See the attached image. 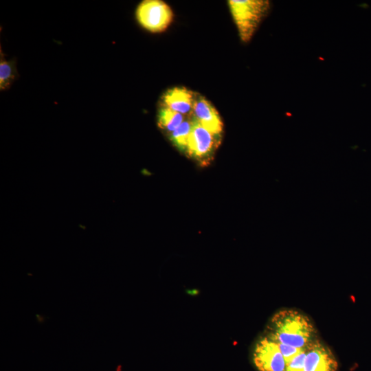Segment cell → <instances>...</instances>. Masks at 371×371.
<instances>
[{
  "instance_id": "obj_8",
  "label": "cell",
  "mask_w": 371,
  "mask_h": 371,
  "mask_svg": "<svg viewBox=\"0 0 371 371\" xmlns=\"http://www.w3.org/2000/svg\"><path fill=\"white\" fill-rule=\"evenodd\" d=\"M195 93L185 87H173L162 96V106L184 115H192Z\"/></svg>"
},
{
  "instance_id": "obj_12",
  "label": "cell",
  "mask_w": 371,
  "mask_h": 371,
  "mask_svg": "<svg viewBox=\"0 0 371 371\" xmlns=\"http://www.w3.org/2000/svg\"><path fill=\"white\" fill-rule=\"evenodd\" d=\"M305 356L304 349L286 363V371H304Z\"/></svg>"
},
{
  "instance_id": "obj_13",
  "label": "cell",
  "mask_w": 371,
  "mask_h": 371,
  "mask_svg": "<svg viewBox=\"0 0 371 371\" xmlns=\"http://www.w3.org/2000/svg\"><path fill=\"white\" fill-rule=\"evenodd\" d=\"M278 344L283 357L285 359L286 363L290 361L298 353H300L302 350H304L284 344Z\"/></svg>"
},
{
  "instance_id": "obj_1",
  "label": "cell",
  "mask_w": 371,
  "mask_h": 371,
  "mask_svg": "<svg viewBox=\"0 0 371 371\" xmlns=\"http://www.w3.org/2000/svg\"><path fill=\"white\" fill-rule=\"evenodd\" d=\"M278 344L306 349L317 337L312 321L302 312L292 308L277 311L270 319L265 334Z\"/></svg>"
},
{
  "instance_id": "obj_10",
  "label": "cell",
  "mask_w": 371,
  "mask_h": 371,
  "mask_svg": "<svg viewBox=\"0 0 371 371\" xmlns=\"http://www.w3.org/2000/svg\"><path fill=\"white\" fill-rule=\"evenodd\" d=\"M18 77L16 61L7 60L1 50L0 53V89L5 91L12 86Z\"/></svg>"
},
{
  "instance_id": "obj_5",
  "label": "cell",
  "mask_w": 371,
  "mask_h": 371,
  "mask_svg": "<svg viewBox=\"0 0 371 371\" xmlns=\"http://www.w3.org/2000/svg\"><path fill=\"white\" fill-rule=\"evenodd\" d=\"M253 361L259 371H286V362L278 343L265 335L254 346Z\"/></svg>"
},
{
  "instance_id": "obj_4",
  "label": "cell",
  "mask_w": 371,
  "mask_h": 371,
  "mask_svg": "<svg viewBox=\"0 0 371 371\" xmlns=\"http://www.w3.org/2000/svg\"><path fill=\"white\" fill-rule=\"evenodd\" d=\"M192 119L193 126L186 153L201 164H207L217 148L220 139L203 127L193 116Z\"/></svg>"
},
{
  "instance_id": "obj_7",
  "label": "cell",
  "mask_w": 371,
  "mask_h": 371,
  "mask_svg": "<svg viewBox=\"0 0 371 371\" xmlns=\"http://www.w3.org/2000/svg\"><path fill=\"white\" fill-rule=\"evenodd\" d=\"M192 115L214 135L218 137L221 136L223 124L218 111L210 101L196 93Z\"/></svg>"
},
{
  "instance_id": "obj_11",
  "label": "cell",
  "mask_w": 371,
  "mask_h": 371,
  "mask_svg": "<svg viewBox=\"0 0 371 371\" xmlns=\"http://www.w3.org/2000/svg\"><path fill=\"white\" fill-rule=\"evenodd\" d=\"M193 126L192 115L190 118H186L179 126L170 133V139L181 150L186 152L188 139Z\"/></svg>"
},
{
  "instance_id": "obj_3",
  "label": "cell",
  "mask_w": 371,
  "mask_h": 371,
  "mask_svg": "<svg viewBox=\"0 0 371 371\" xmlns=\"http://www.w3.org/2000/svg\"><path fill=\"white\" fill-rule=\"evenodd\" d=\"M138 23L146 30L157 33L165 30L173 19L170 6L161 0H144L135 10Z\"/></svg>"
},
{
  "instance_id": "obj_6",
  "label": "cell",
  "mask_w": 371,
  "mask_h": 371,
  "mask_svg": "<svg viewBox=\"0 0 371 371\" xmlns=\"http://www.w3.org/2000/svg\"><path fill=\"white\" fill-rule=\"evenodd\" d=\"M338 362L332 350L318 338L306 348L304 371H337Z\"/></svg>"
},
{
  "instance_id": "obj_9",
  "label": "cell",
  "mask_w": 371,
  "mask_h": 371,
  "mask_svg": "<svg viewBox=\"0 0 371 371\" xmlns=\"http://www.w3.org/2000/svg\"><path fill=\"white\" fill-rule=\"evenodd\" d=\"M186 116L161 106L157 115V125L161 129L171 133L185 120Z\"/></svg>"
},
{
  "instance_id": "obj_2",
  "label": "cell",
  "mask_w": 371,
  "mask_h": 371,
  "mask_svg": "<svg viewBox=\"0 0 371 371\" xmlns=\"http://www.w3.org/2000/svg\"><path fill=\"white\" fill-rule=\"evenodd\" d=\"M229 9L240 38L244 43L253 37L270 9V3L262 0H229Z\"/></svg>"
}]
</instances>
